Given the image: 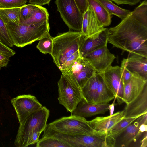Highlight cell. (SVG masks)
Masks as SVG:
<instances>
[{
	"label": "cell",
	"instance_id": "obj_1",
	"mask_svg": "<svg viewBox=\"0 0 147 147\" xmlns=\"http://www.w3.org/2000/svg\"><path fill=\"white\" fill-rule=\"evenodd\" d=\"M108 43L130 54L147 56L146 0L117 25L109 29Z\"/></svg>",
	"mask_w": 147,
	"mask_h": 147
},
{
	"label": "cell",
	"instance_id": "obj_2",
	"mask_svg": "<svg viewBox=\"0 0 147 147\" xmlns=\"http://www.w3.org/2000/svg\"><path fill=\"white\" fill-rule=\"evenodd\" d=\"M5 24L13 45L18 47L22 48L39 40L49 32L48 21L30 24L11 22Z\"/></svg>",
	"mask_w": 147,
	"mask_h": 147
},
{
	"label": "cell",
	"instance_id": "obj_3",
	"mask_svg": "<svg viewBox=\"0 0 147 147\" xmlns=\"http://www.w3.org/2000/svg\"><path fill=\"white\" fill-rule=\"evenodd\" d=\"M84 38L81 32L70 30L53 38L51 55L60 70L68 59L79 51Z\"/></svg>",
	"mask_w": 147,
	"mask_h": 147
},
{
	"label": "cell",
	"instance_id": "obj_4",
	"mask_svg": "<svg viewBox=\"0 0 147 147\" xmlns=\"http://www.w3.org/2000/svg\"><path fill=\"white\" fill-rule=\"evenodd\" d=\"M49 110L45 107H42L27 117L20 124L14 141L17 147H26L27 141L34 131L42 132L47 125Z\"/></svg>",
	"mask_w": 147,
	"mask_h": 147
},
{
	"label": "cell",
	"instance_id": "obj_5",
	"mask_svg": "<svg viewBox=\"0 0 147 147\" xmlns=\"http://www.w3.org/2000/svg\"><path fill=\"white\" fill-rule=\"evenodd\" d=\"M58 96L60 104L67 111L72 113L78 104L83 100L81 89L70 76L62 74L58 82Z\"/></svg>",
	"mask_w": 147,
	"mask_h": 147
},
{
	"label": "cell",
	"instance_id": "obj_6",
	"mask_svg": "<svg viewBox=\"0 0 147 147\" xmlns=\"http://www.w3.org/2000/svg\"><path fill=\"white\" fill-rule=\"evenodd\" d=\"M85 118L72 115L63 117L47 124V127L60 133L71 135H93Z\"/></svg>",
	"mask_w": 147,
	"mask_h": 147
},
{
	"label": "cell",
	"instance_id": "obj_7",
	"mask_svg": "<svg viewBox=\"0 0 147 147\" xmlns=\"http://www.w3.org/2000/svg\"><path fill=\"white\" fill-rule=\"evenodd\" d=\"M57 11L69 29L81 32L83 13L74 0H56Z\"/></svg>",
	"mask_w": 147,
	"mask_h": 147
},
{
	"label": "cell",
	"instance_id": "obj_8",
	"mask_svg": "<svg viewBox=\"0 0 147 147\" xmlns=\"http://www.w3.org/2000/svg\"><path fill=\"white\" fill-rule=\"evenodd\" d=\"M107 88L113 94L119 105L124 102L123 86L120 67L111 65L104 71L98 73Z\"/></svg>",
	"mask_w": 147,
	"mask_h": 147
},
{
	"label": "cell",
	"instance_id": "obj_9",
	"mask_svg": "<svg viewBox=\"0 0 147 147\" xmlns=\"http://www.w3.org/2000/svg\"><path fill=\"white\" fill-rule=\"evenodd\" d=\"M61 72L69 75L81 89L96 71L88 60L80 56L70 67Z\"/></svg>",
	"mask_w": 147,
	"mask_h": 147
},
{
	"label": "cell",
	"instance_id": "obj_10",
	"mask_svg": "<svg viewBox=\"0 0 147 147\" xmlns=\"http://www.w3.org/2000/svg\"><path fill=\"white\" fill-rule=\"evenodd\" d=\"M11 102L16 111L20 124L30 114L43 106L34 96L30 94L18 96L12 99Z\"/></svg>",
	"mask_w": 147,
	"mask_h": 147
},
{
	"label": "cell",
	"instance_id": "obj_11",
	"mask_svg": "<svg viewBox=\"0 0 147 147\" xmlns=\"http://www.w3.org/2000/svg\"><path fill=\"white\" fill-rule=\"evenodd\" d=\"M124 118V111L116 112L111 115L97 117L87 121V123L94 135L104 138H109L107 135L109 131L117 123Z\"/></svg>",
	"mask_w": 147,
	"mask_h": 147
},
{
	"label": "cell",
	"instance_id": "obj_12",
	"mask_svg": "<svg viewBox=\"0 0 147 147\" xmlns=\"http://www.w3.org/2000/svg\"><path fill=\"white\" fill-rule=\"evenodd\" d=\"M107 45L91 51L83 57L98 73L104 71L111 65L116 58L115 55L110 52Z\"/></svg>",
	"mask_w": 147,
	"mask_h": 147
},
{
	"label": "cell",
	"instance_id": "obj_13",
	"mask_svg": "<svg viewBox=\"0 0 147 147\" xmlns=\"http://www.w3.org/2000/svg\"><path fill=\"white\" fill-rule=\"evenodd\" d=\"M142 124H147V113L138 117L129 125L116 138L115 147H127L135 142L142 133L139 127Z\"/></svg>",
	"mask_w": 147,
	"mask_h": 147
},
{
	"label": "cell",
	"instance_id": "obj_14",
	"mask_svg": "<svg viewBox=\"0 0 147 147\" xmlns=\"http://www.w3.org/2000/svg\"><path fill=\"white\" fill-rule=\"evenodd\" d=\"M124 111V118H137L147 113V85L134 99L126 104Z\"/></svg>",
	"mask_w": 147,
	"mask_h": 147
},
{
	"label": "cell",
	"instance_id": "obj_15",
	"mask_svg": "<svg viewBox=\"0 0 147 147\" xmlns=\"http://www.w3.org/2000/svg\"><path fill=\"white\" fill-rule=\"evenodd\" d=\"M105 28L99 21L93 9L88 4L87 9L83 13L81 32L85 38L88 37Z\"/></svg>",
	"mask_w": 147,
	"mask_h": 147
},
{
	"label": "cell",
	"instance_id": "obj_16",
	"mask_svg": "<svg viewBox=\"0 0 147 147\" xmlns=\"http://www.w3.org/2000/svg\"><path fill=\"white\" fill-rule=\"evenodd\" d=\"M109 29L94 34L88 37L84 38L80 49L81 56L83 57L91 51L108 43Z\"/></svg>",
	"mask_w": 147,
	"mask_h": 147
},
{
	"label": "cell",
	"instance_id": "obj_17",
	"mask_svg": "<svg viewBox=\"0 0 147 147\" xmlns=\"http://www.w3.org/2000/svg\"><path fill=\"white\" fill-rule=\"evenodd\" d=\"M126 66L132 75L147 80V56L133 53L126 58Z\"/></svg>",
	"mask_w": 147,
	"mask_h": 147
},
{
	"label": "cell",
	"instance_id": "obj_18",
	"mask_svg": "<svg viewBox=\"0 0 147 147\" xmlns=\"http://www.w3.org/2000/svg\"><path fill=\"white\" fill-rule=\"evenodd\" d=\"M110 104L108 103H89L83 99L71 113L72 115L85 118L98 114H103L109 110Z\"/></svg>",
	"mask_w": 147,
	"mask_h": 147
},
{
	"label": "cell",
	"instance_id": "obj_19",
	"mask_svg": "<svg viewBox=\"0 0 147 147\" xmlns=\"http://www.w3.org/2000/svg\"><path fill=\"white\" fill-rule=\"evenodd\" d=\"M147 85V80L132 76L130 80L124 85L123 100L127 104L141 93Z\"/></svg>",
	"mask_w": 147,
	"mask_h": 147
},
{
	"label": "cell",
	"instance_id": "obj_20",
	"mask_svg": "<svg viewBox=\"0 0 147 147\" xmlns=\"http://www.w3.org/2000/svg\"><path fill=\"white\" fill-rule=\"evenodd\" d=\"M101 77L96 72L81 89L83 99L89 103H94L95 98Z\"/></svg>",
	"mask_w": 147,
	"mask_h": 147
},
{
	"label": "cell",
	"instance_id": "obj_21",
	"mask_svg": "<svg viewBox=\"0 0 147 147\" xmlns=\"http://www.w3.org/2000/svg\"><path fill=\"white\" fill-rule=\"evenodd\" d=\"M88 2L102 25L104 27L110 25L112 17L105 8L97 0H88Z\"/></svg>",
	"mask_w": 147,
	"mask_h": 147
},
{
	"label": "cell",
	"instance_id": "obj_22",
	"mask_svg": "<svg viewBox=\"0 0 147 147\" xmlns=\"http://www.w3.org/2000/svg\"><path fill=\"white\" fill-rule=\"evenodd\" d=\"M114 98L113 94L107 88L101 77L95 98L94 104L108 103Z\"/></svg>",
	"mask_w": 147,
	"mask_h": 147
},
{
	"label": "cell",
	"instance_id": "obj_23",
	"mask_svg": "<svg viewBox=\"0 0 147 147\" xmlns=\"http://www.w3.org/2000/svg\"><path fill=\"white\" fill-rule=\"evenodd\" d=\"M111 15H115L122 20L131 12L130 11L122 9L114 4L110 0H97Z\"/></svg>",
	"mask_w": 147,
	"mask_h": 147
},
{
	"label": "cell",
	"instance_id": "obj_24",
	"mask_svg": "<svg viewBox=\"0 0 147 147\" xmlns=\"http://www.w3.org/2000/svg\"><path fill=\"white\" fill-rule=\"evenodd\" d=\"M21 8V7L8 8H0V16L5 23L8 22L20 23Z\"/></svg>",
	"mask_w": 147,
	"mask_h": 147
},
{
	"label": "cell",
	"instance_id": "obj_25",
	"mask_svg": "<svg viewBox=\"0 0 147 147\" xmlns=\"http://www.w3.org/2000/svg\"><path fill=\"white\" fill-rule=\"evenodd\" d=\"M137 118H123L117 123L109 131L107 136L115 139L117 136L128 126Z\"/></svg>",
	"mask_w": 147,
	"mask_h": 147
},
{
	"label": "cell",
	"instance_id": "obj_26",
	"mask_svg": "<svg viewBox=\"0 0 147 147\" xmlns=\"http://www.w3.org/2000/svg\"><path fill=\"white\" fill-rule=\"evenodd\" d=\"M37 147H70L65 142L60 139L52 136L42 137L37 142Z\"/></svg>",
	"mask_w": 147,
	"mask_h": 147
},
{
	"label": "cell",
	"instance_id": "obj_27",
	"mask_svg": "<svg viewBox=\"0 0 147 147\" xmlns=\"http://www.w3.org/2000/svg\"><path fill=\"white\" fill-rule=\"evenodd\" d=\"M49 16L47 10L46 8L37 5L36 8L33 16L24 24H36L48 21Z\"/></svg>",
	"mask_w": 147,
	"mask_h": 147
},
{
	"label": "cell",
	"instance_id": "obj_28",
	"mask_svg": "<svg viewBox=\"0 0 147 147\" xmlns=\"http://www.w3.org/2000/svg\"><path fill=\"white\" fill-rule=\"evenodd\" d=\"M37 48L42 53L51 55L53 48V37L48 33L39 40Z\"/></svg>",
	"mask_w": 147,
	"mask_h": 147
},
{
	"label": "cell",
	"instance_id": "obj_29",
	"mask_svg": "<svg viewBox=\"0 0 147 147\" xmlns=\"http://www.w3.org/2000/svg\"><path fill=\"white\" fill-rule=\"evenodd\" d=\"M37 7V5L25 4L21 7L20 23L24 24L33 16Z\"/></svg>",
	"mask_w": 147,
	"mask_h": 147
},
{
	"label": "cell",
	"instance_id": "obj_30",
	"mask_svg": "<svg viewBox=\"0 0 147 147\" xmlns=\"http://www.w3.org/2000/svg\"><path fill=\"white\" fill-rule=\"evenodd\" d=\"M0 40L10 47H12L13 46L9 36L6 24L0 16Z\"/></svg>",
	"mask_w": 147,
	"mask_h": 147
},
{
	"label": "cell",
	"instance_id": "obj_31",
	"mask_svg": "<svg viewBox=\"0 0 147 147\" xmlns=\"http://www.w3.org/2000/svg\"><path fill=\"white\" fill-rule=\"evenodd\" d=\"M27 0H0V8L20 7L25 4Z\"/></svg>",
	"mask_w": 147,
	"mask_h": 147
},
{
	"label": "cell",
	"instance_id": "obj_32",
	"mask_svg": "<svg viewBox=\"0 0 147 147\" xmlns=\"http://www.w3.org/2000/svg\"><path fill=\"white\" fill-rule=\"evenodd\" d=\"M126 59L121 61L120 67L121 76L123 85L131 78L132 75L127 69L126 66Z\"/></svg>",
	"mask_w": 147,
	"mask_h": 147
},
{
	"label": "cell",
	"instance_id": "obj_33",
	"mask_svg": "<svg viewBox=\"0 0 147 147\" xmlns=\"http://www.w3.org/2000/svg\"><path fill=\"white\" fill-rule=\"evenodd\" d=\"M81 56L80 51H78L69 58L66 61L62 66L61 69V72L64 71L70 67L74 64L76 59L80 57Z\"/></svg>",
	"mask_w": 147,
	"mask_h": 147
},
{
	"label": "cell",
	"instance_id": "obj_34",
	"mask_svg": "<svg viewBox=\"0 0 147 147\" xmlns=\"http://www.w3.org/2000/svg\"><path fill=\"white\" fill-rule=\"evenodd\" d=\"M0 52L3 53L10 57L16 54L14 51L6 45L0 40Z\"/></svg>",
	"mask_w": 147,
	"mask_h": 147
},
{
	"label": "cell",
	"instance_id": "obj_35",
	"mask_svg": "<svg viewBox=\"0 0 147 147\" xmlns=\"http://www.w3.org/2000/svg\"><path fill=\"white\" fill-rule=\"evenodd\" d=\"M42 132L38 131L33 132L29 137L26 147L36 143L39 140V137Z\"/></svg>",
	"mask_w": 147,
	"mask_h": 147
},
{
	"label": "cell",
	"instance_id": "obj_36",
	"mask_svg": "<svg viewBox=\"0 0 147 147\" xmlns=\"http://www.w3.org/2000/svg\"><path fill=\"white\" fill-rule=\"evenodd\" d=\"M78 8L83 13L87 9L88 0H74Z\"/></svg>",
	"mask_w": 147,
	"mask_h": 147
},
{
	"label": "cell",
	"instance_id": "obj_37",
	"mask_svg": "<svg viewBox=\"0 0 147 147\" xmlns=\"http://www.w3.org/2000/svg\"><path fill=\"white\" fill-rule=\"evenodd\" d=\"M10 57L7 55L0 52V69L8 65Z\"/></svg>",
	"mask_w": 147,
	"mask_h": 147
},
{
	"label": "cell",
	"instance_id": "obj_38",
	"mask_svg": "<svg viewBox=\"0 0 147 147\" xmlns=\"http://www.w3.org/2000/svg\"><path fill=\"white\" fill-rule=\"evenodd\" d=\"M117 5H127L131 6L135 5L141 0H110Z\"/></svg>",
	"mask_w": 147,
	"mask_h": 147
},
{
	"label": "cell",
	"instance_id": "obj_39",
	"mask_svg": "<svg viewBox=\"0 0 147 147\" xmlns=\"http://www.w3.org/2000/svg\"><path fill=\"white\" fill-rule=\"evenodd\" d=\"M51 0H30L29 3L31 4L42 6L46 4L49 5Z\"/></svg>",
	"mask_w": 147,
	"mask_h": 147
},
{
	"label": "cell",
	"instance_id": "obj_40",
	"mask_svg": "<svg viewBox=\"0 0 147 147\" xmlns=\"http://www.w3.org/2000/svg\"><path fill=\"white\" fill-rule=\"evenodd\" d=\"M114 99V100L113 103L112 104H110L109 106V110L110 115H111L113 114V112L114 111L115 102L116 100V98H115Z\"/></svg>",
	"mask_w": 147,
	"mask_h": 147
},
{
	"label": "cell",
	"instance_id": "obj_41",
	"mask_svg": "<svg viewBox=\"0 0 147 147\" xmlns=\"http://www.w3.org/2000/svg\"><path fill=\"white\" fill-rule=\"evenodd\" d=\"M147 124H142L140 125L139 127L140 131L142 133L144 132H147Z\"/></svg>",
	"mask_w": 147,
	"mask_h": 147
},
{
	"label": "cell",
	"instance_id": "obj_42",
	"mask_svg": "<svg viewBox=\"0 0 147 147\" xmlns=\"http://www.w3.org/2000/svg\"><path fill=\"white\" fill-rule=\"evenodd\" d=\"M145 145L147 146V134H146V135L144 138L142 140L141 145V147H145Z\"/></svg>",
	"mask_w": 147,
	"mask_h": 147
}]
</instances>
